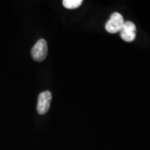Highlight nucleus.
<instances>
[{
    "label": "nucleus",
    "mask_w": 150,
    "mask_h": 150,
    "mask_svg": "<svg viewBox=\"0 0 150 150\" xmlns=\"http://www.w3.org/2000/svg\"><path fill=\"white\" fill-rule=\"evenodd\" d=\"M83 3L82 0H63V5L67 9H75L79 7Z\"/></svg>",
    "instance_id": "nucleus-5"
},
{
    "label": "nucleus",
    "mask_w": 150,
    "mask_h": 150,
    "mask_svg": "<svg viewBox=\"0 0 150 150\" xmlns=\"http://www.w3.org/2000/svg\"><path fill=\"white\" fill-rule=\"evenodd\" d=\"M125 21L122 16L119 13H114L111 15L108 21L105 25V29L108 33H116L120 32Z\"/></svg>",
    "instance_id": "nucleus-1"
},
{
    "label": "nucleus",
    "mask_w": 150,
    "mask_h": 150,
    "mask_svg": "<svg viewBox=\"0 0 150 150\" xmlns=\"http://www.w3.org/2000/svg\"><path fill=\"white\" fill-rule=\"evenodd\" d=\"M48 48L45 40L40 39L31 50V56L35 61L41 62L44 61L47 56Z\"/></svg>",
    "instance_id": "nucleus-2"
},
{
    "label": "nucleus",
    "mask_w": 150,
    "mask_h": 150,
    "mask_svg": "<svg viewBox=\"0 0 150 150\" xmlns=\"http://www.w3.org/2000/svg\"><path fill=\"white\" fill-rule=\"evenodd\" d=\"M122 39L125 42H130L135 40L136 35V27L131 21L125 22L122 29L120 31Z\"/></svg>",
    "instance_id": "nucleus-4"
},
{
    "label": "nucleus",
    "mask_w": 150,
    "mask_h": 150,
    "mask_svg": "<svg viewBox=\"0 0 150 150\" xmlns=\"http://www.w3.org/2000/svg\"><path fill=\"white\" fill-rule=\"evenodd\" d=\"M52 99L51 92L46 91L41 93L38 96L37 104V111L40 115H44L50 109Z\"/></svg>",
    "instance_id": "nucleus-3"
}]
</instances>
